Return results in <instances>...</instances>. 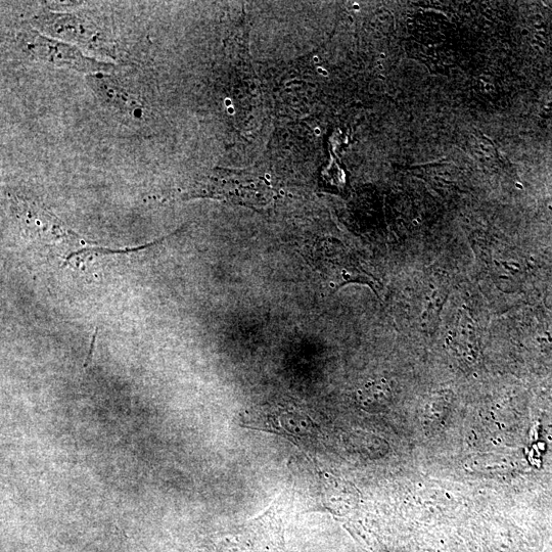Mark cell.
<instances>
[{
  "label": "cell",
  "mask_w": 552,
  "mask_h": 552,
  "mask_svg": "<svg viewBox=\"0 0 552 552\" xmlns=\"http://www.w3.org/2000/svg\"><path fill=\"white\" fill-rule=\"evenodd\" d=\"M192 197H208L249 207H262L271 200L272 190L261 178L237 171L216 169Z\"/></svg>",
  "instance_id": "obj_1"
},
{
  "label": "cell",
  "mask_w": 552,
  "mask_h": 552,
  "mask_svg": "<svg viewBox=\"0 0 552 552\" xmlns=\"http://www.w3.org/2000/svg\"><path fill=\"white\" fill-rule=\"evenodd\" d=\"M21 42L31 57L59 68L88 75L109 74L116 68L113 64L84 56L75 45L45 36L33 29L26 30L22 34Z\"/></svg>",
  "instance_id": "obj_2"
},
{
  "label": "cell",
  "mask_w": 552,
  "mask_h": 552,
  "mask_svg": "<svg viewBox=\"0 0 552 552\" xmlns=\"http://www.w3.org/2000/svg\"><path fill=\"white\" fill-rule=\"evenodd\" d=\"M31 23L37 31L64 42H75L96 50L110 44L105 32L94 21L75 14L44 12Z\"/></svg>",
  "instance_id": "obj_3"
},
{
  "label": "cell",
  "mask_w": 552,
  "mask_h": 552,
  "mask_svg": "<svg viewBox=\"0 0 552 552\" xmlns=\"http://www.w3.org/2000/svg\"><path fill=\"white\" fill-rule=\"evenodd\" d=\"M244 426L295 440L315 439L318 435L316 425L306 413L281 405L250 412Z\"/></svg>",
  "instance_id": "obj_4"
},
{
  "label": "cell",
  "mask_w": 552,
  "mask_h": 552,
  "mask_svg": "<svg viewBox=\"0 0 552 552\" xmlns=\"http://www.w3.org/2000/svg\"><path fill=\"white\" fill-rule=\"evenodd\" d=\"M87 83L94 90L101 101L118 111L140 115V102L117 79L107 73L87 75Z\"/></svg>",
  "instance_id": "obj_5"
},
{
  "label": "cell",
  "mask_w": 552,
  "mask_h": 552,
  "mask_svg": "<svg viewBox=\"0 0 552 552\" xmlns=\"http://www.w3.org/2000/svg\"><path fill=\"white\" fill-rule=\"evenodd\" d=\"M392 398V390L384 380L367 383L356 392L358 405L371 412L383 411L390 405Z\"/></svg>",
  "instance_id": "obj_6"
},
{
  "label": "cell",
  "mask_w": 552,
  "mask_h": 552,
  "mask_svg": "<svg viewBox=\"0 0 552 552\" xmlns=\"http://www.w3.org/2000/svg\"><path fill=\"white\" fill-rule=\"evenodd\" d=\"M166 238H163V239H160L156 242H153L151 244H148V245H145V246H142L140 248H133V249H126V250H109V249H103V248H96V249H85V250H82V251H77V252H74V253H71L68 255L67 259H66V262H68L73 256L75 255H79L83 252H86V251H95V252H99V253H102V254H124V253H129V252H135V251H140V250H143V249H147L149 247H154L156 246L157 244L161 243L162 241H164Z\"/></svg>",
  "instance_id": "obj_7"
},
{
  "label": "cell",
  "mask_w": 552,
  "mask_h": 552,
  "mask_svg": "<svg viewBox=\"0 0 552 552\" xmlns=\"http://www.w3.org/2000/svg\"><path fill=\"white\" fill-rule=\"evenodd\" d=\"M98 331L99 330L97 329L96 332H95L94 337H92L90 350H89L88 356L86 358V361L84 363V367H86L89 364V362L91 361L92 353H94V349H95V345H96V341H97Z\"/></svg>",
  "instance_id": "obj_8"
}]
</instances>
